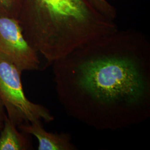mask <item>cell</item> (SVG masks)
I'll list each match as a JSON object with an SVG mask.
<instances>
[{"instance_id":"5","label":"cell","mask_w":150,"mask_h":150,"mask_svg":"<svg viewBox=\"0 0 150 150\" xmlns=\"http://www.w3.org/2000/svg\"><path fill=\"white\" fill-rule=\"evenodd\" d=\"M24 133L35 136L38 140V150H76L68 133L54 134L46 131L41 121H33L19 126Z\"/></svg>"},{"instance_id":"3","label":"cell","mask_w":150,"mask_h":150,"mask_svg":"<svg viewBox=\"0 0 150 150\" xmlns=\"http://www.w3.org/2000/svg\"><path fill=\"white\" fill-rule=\"evenodd\" d=\"M21 74L15 64L0 59V98L7 117L17 127L36 121H52L54 116L47 108L30 101L26 96Z\"/></svg>"},{"instance_id":"9","label":"cell","mask_w":150,"mask_h":150,"mask_svg":"<svg viewBox=\"0 0 150 150\" xmlns=\"http://www.w3.org/2000/svg\"><path fill=\"white\" fill-rule=\"evenodd\" d=\"M5 109L4 106L2 103V102L0 98V120L4 121L5 118L6 116H7L6 113L5 112Z\"/></svg>"},{"instance_id":"6","label":"cell","mask_w":150,"mask_h":150,"mask_svg":"<svg viewBox=\"0 0 150 150\" xmlns=\"http://www.w3.org/2000/svg\"><path fill=\"white\" fill-rule=\"evenodd\" d=\"M17 127L6 116L1 129L0 150H28L32 148L29 140Z\"/></svg>"},{"instance_id":"2","label":"cell","mask_w":150,"mask_h":150,"mask_svg":"<svg viewBox=\"0 0 150 150\" xmlns=\"http://www.w3.org/2000/svg\"><path fill=\"white\" fill-rule=\"evenodd\" d=\"M17 20L28 42L50 64L118 29L85 0H22Z\"/></svg>"},{"instance_id":"1","label":"cell","mask_w":150,"mask_h":150,"mask_svg":"<svg viewBox=\"0 0 150 150\" xmlns=\"http://www.w3.org/2000/svg\"><path fill=\"white\" fill-rule=\"evenodd\" d=\"M58 100L66 113L98 130H118L150 117V41L117 30L54 61Z\"/></svg>"},{"instance_id":"7","label":"cell","mask_w":150,"mask_h":150,"mask_svg":"<svg viewBox=\"0 0 150 150\" xmlns=\"http://www.w3.org/2000/svg\"><path fill=\"white\" fill-rule=\"evenodd\" d=\"M96 11L103 16L115 21L117 17L116 8L107 0H85Z\"/></svg>"},{"instance_id":"4","label":"cell","mask_w":150,"mask_h":150,"mask_svg":"<svg viewBox=\"0 0 150 150\" xmlns=\"http://www.w3.org/2000/svg\"><path fill=\"white\" fill-rule=\"evenodd\" d=\"M0 59H5L21 71L39 69L38 54L25 37L18 20L0 11Z\"/></svg>"},{"instance_id":"10","label":"cell","mask_w":150,"mask_h":150,"mask_svg":"<svg viewBox=\"0 0 150 150\" xmlns=\"http://www.w3.org/2000/svg\"><path fill=\"white\" fill-rule=\"evenodd\" d=\"M4 126V121L0 120V130Z\"/></svg>"},{"instance_id":"8","label":"cell","mask_w":150,"mask_h":150,"mask_svg":"<svg viewBox=\"0 0 150 150\" xmlns=\"http://www.w3.org/2000/svg\"><path fill=\"white\" fill-rule=\"evenodd\" d=\"M22 0H0V11L17 19Z\"/></svg>"}]
</instances>
